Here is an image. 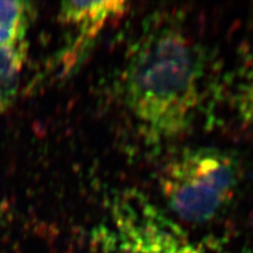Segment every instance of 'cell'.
Listing matches in <instances>:
<instances>
[{
	"label": "cell",
	"instance_id": "obj_2",
	"mask_svg": "<svg viewBox=\"0 0 253 253\" xmlns=\"http://www.w3.org/2000/svg\"><path fill=\"white\" fill-rule=\"evenodd\" d=\"M240 181L236 158L213 147L187 148L164 165L161 192L170 210L191 224H205L231 201Z\"/></svg>",
	"mask_w": 253,
	"mask_h": 253
},
{
	"label": "cell",
	"instance_id": "obj_3",
	"mask_svg": "<svg viewBox=\"0 0 253 253\" xmlns=\"http://www.w3.org/2000/svg\"><path fill=\"white\" fill-rule=\"evenodd\" d=\"M126 10L125 1L62 2L59 19L70 31V42L61 56L62 71L68 72L81 60L108 23Z\"/></svg>",
	"mask_w": 253,
	"mask_h": 253
},
{
	"label": "cell",
	"instance_id": "obj_8",
	"mask_svg": "<svg viewBox=\"0 0 253 253\" xmlns=\"http://www.w3.org/2000/svg\"><path fill=\"white\" fill-rule=\"evenodd\" d=\"M236 109L244 120L253 123V66L236 90Z\"/></svg>",
	"mask_w": 253,
	"mask_h": 253
},
{
	"label": "cell",
	"instance_id": "obj_5",
	"mask_svg": "<svg viewBox=\"0 0 253 253\" xmlns=\"http://www.w3.org/2000/svg\"><path fill=\"white\" fill-rule=\"evenodd\" d=\"M138 207L142 224L155 253H205L175 221L160 210L144 194H139Z\"/></svg>",
	"mask_w": 253,
	"mask_h": 253
},
{
	"label": "cell",
	"instance_id": "obj_6",
	"mask_svg": "<svg viewBox=\"0 0 253 253\" xmlns=\"http://www.w3.org/2000/svg\"><path fill=\"white\" fill-rule=\"evenodd\" d=\"M33 17V3L0 1V46H27V36Z\"/></svg>",
	"mask_w": 253,
	"mask_h": 253
},
{
	"label": "cell",
	"instance_id": "obj_7",
	"mask_svg": "<svg viewBox=\"0 0 253 253\" xmlns=\"http://www.w3.org/2000/svg\"><path fill=\"white\" fill-rule=\"evenodd\" d=\"M27 51V46H0V110L9 108L16 98Z\"/></svg>",
	"mask_w": 253,
	"mask_h": 253
},
{
	"label": "cell",
	"instance_id": "obj_1",
	"mask_svg": "<svg viewBox=\"0 0 253 253\" xmlns=\"http://www.w3.org/2000/svg\"><path fill=\"white\" fill-rule=\"evenodd\" d=\"M203 77L201 51L183 29L165 22L144 31L124 66L122 92L147 138H176L191 126Z\"/></svg>",
	"mask_w": 253,
	"mask_h": 253
},
{
	"label": "cell",
	"instance_id": "obj_4",
	"mask_svg": "<svg viewBox=\"0 0 253 253\" xmlns=\"http://www.w3.org/2000/svg\"><path fill=\"white\" fill-rule=\"evenodd\" d=\"M110 231L107 251L110 253H155L140 217L136 191L116 195L110 205Z\"/></svg>",
	"mask_w": 253,
	"mask_h": 253
}]
</instances>
